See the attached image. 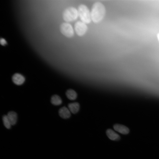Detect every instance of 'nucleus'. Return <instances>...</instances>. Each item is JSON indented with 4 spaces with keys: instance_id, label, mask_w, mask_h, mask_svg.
I'll return each instance as SVG.
<instances>
[{
    "instance_id": "nucleus-7",
    "label": "nucleus",
    "mask_w": 159,
    "mask_h": 159,
    "mask_svg": "<svg viewBox=\"0 0 159 159\" xmlns=\"http://www.w3.org/2000/svg\"><path fill=\"white\" fill-rule=\"evenodd\" d=\"M113 128L115 131L122 134H127L130 131L129 129L127 127L120 124H115L113 126Z\"/></svg>"
},
{
    "instance_id": "nucleus-12",
    "label": "nucleus",
    "mask_w": 159,
    "mask_h": 159,
    "mask_svg": "<svg viewBox=\"0 0 159 159\" xmlns=\"http://www.w3.org/2000/svg\"><path fill=\"white\" fill-rule=\"evenodd\" d=\"M66 95L67 98L70 100H74L77 97L76 92L73 90L69 89L66 92Z\"/></svg>"
},
{
    "instance_id": "nucleus-3",
    "label": "nucleus",
    "mask_w": 159,
    "mask_h": 159,
    "mask_svg": "<svg viewBox=\"0 0 159 159\" xmlns=\"http://www.w3.org/2000/svg\"><path fill=\"white\" fill-rule=\"evenodd\" d=\"M77 10L81 21L86 24H90L92 21L90 11L88 7L84 4H81L78 6Z\"/></svg>"
},
{
    "instance_id": "nucleus-2",
    "label": "nucleus",
    "mask_w": 159,
    "mask_h": 159,
    "mask_svg": "<svg viewBox=\"0 0 159 159\" xmlns=\"http://www.w3.org/2000/svg\"><path fill=\"white\" fill-rule=\"evenodd\" d=\"M79 17L77 9L74 7H69L65 9L62 14L63 19L69 23L77 20Z\"/></svg>"
},
{
    "instance_id": "nucleus-1",
    "label": "nucleus",
    "mask_w": 159,
    "mask_h": 159,
    "mask_svg": "<svg viewBox=\"0 0 159 159\" xmlns=\"http://www.w3.org/2000/svg\"><path fill=\"white\" fill-rule=\"evenodd\" d=\"M90 13L92 22L96 24L99 23L103 20L105 16V7L102 2H96L92 6Z\"/></svg>"
},
{
    "instance_id": "nucleus-8",
    "label": "nucleus",
    "mask_w": 159,
    "mask_h": 159,
    "mask_svg": "<svg viewBox=\"0 0 159 159\" xmlns=\"http://www.w3.org/2000/svg\"><path fill=\"white\" fill-rule=\"evenodd\" d=\"M59 114L61 117L65 119L69 118L71 115L69 109L65 107H63L59 109Z\"/></svg>"
},
{
    "instance_id": "nucleus-5",
    "label": "nucleus",
    "mask_w": 159,
    "mask_h": 159,
    "mask_svg": "<svg viewBox=\"0 0 159 159\" xmlns=\"http://www.w3.org/2000/svg\"><path fill=\"white\" fill-rule=\"evenodd\" d=\"M88 27L87 24L81 21H78L74 24V30L78 36L82 37L87 33Z\"/></svg>"
},
{
    "instance_id": "nucleus-11",
    "label": "nucleus",
    "mask_w": 159,
    "mask_h": 159,
    "mask_svg": "<svg viewBox=\"0 0 159 159\" xmlns=\"http://www.w3.org/2000/svg\"><path fill=\"white\" fill-rule=\"evenodd\" d=\"M11 125H14L17 120V115L14 111L9 112L7 115Z\"/></svg>"
},
{
    "instance_id": "nucleus-9",
    "label": "nucleus",
    "mask_w": 159,
    "mask_h": 159,
    "mask_svg": "<svg viewBox=\"0 0 159 159\" xmlns=\"http://www.w3.org/2000/svg\"><path fill=\"white\" fill-rule=\"evenodd\" d=\"M106 133L108 138L111 140H118L120 139V135L112 129H107Z\"/></svg>"
},
{
    "instance_id": "nucleus-13",
    "label": "nucleus",
    "mask_w": 159,
    "mask_h": 159,
    "mask_svg": "<svg viewBox=\"0 0 159 159\" xmlns=\"http://www.w3.org/2000/svg\"><path fill=\"white\" fill-rule=\"evenodd\" d=\"M51 102L53 105H58L62 104V101L59 96L57 95H54L51 97Z\"/></svg>"
},
{
    "instance_id": "nucleus-10",
    "label": "nucleus",
    "mask_w": 159,
    "mask_h": 159,
    "mask_svg": "<svg viewBox=\"0 0 159 159\" xmlns=\"http://www.w3.org/2000/svg\"><path fill=\"white\" fill-rule=\"evenodd\" d=\"M68 107L70 112L76 114L79 111L80 105L77 102H74L69 103L68 105Z\"/></svg>"
},
{
    "instance_id": "nucleus-15",
    "label": "nucleus",
    "mask_w": 159,
    "mask_h": 159,
    "mask_svg": "<svg viewBox=\"0 0 159 159\" xmlns=\"http://www.w3.org/2000/svg\"><path fill=\"white\" fill-rule=\"evenodd\" d=\"M0 42L2 46H5L7 44L6 40L4 38H1L0 39Z\"/></svg>"
},
{
    "instance_id": "nucleus-14",
    "label": "nucleus",
    "mask_w": 159,
    "mask_h": 159,
    "mask_svg": "<svg viewBox=\"0 0 159 159\" xmlns=\"http://www.w3.org/2000/svg\"><path fill=\"white\" fill-rule=\"evenodd\" d=\"M4 124L7 129H10L11 125L7 115H4L2 118Z\"/></svg>"
},
{
    "instance_id": "nucleus-16",
    "label": "nucleus",
    "mask_w": 159,
    "mask_h": 159,
    "mask_svg": "<svg viewBox=\"0 0 159 159\" xmlns=\"http://www.w3.org/2000/svg\"><path fill=\"white\" fill-rule=\"evenodd\" d=\"M157 37L159 41V33L157 35Z\"/></svg>"
},
{
    "instance_id": "nucleus-6",
    "label": "nucleus",
    "mask_w": 159,
    "mask_h": 159,
    "mask_svg": "<svg viewBox=\"0 0 159 159\" xmlns=\"http://www.w3.org/2000/svg\"><path fill=\"white\" fill-rule=\"evenodd\" d=\"M12 80L13 82L17 85H21L22 84L25 80L24 77L22 74L16 73L12 77Z\"/></svg>"
},
{
    "instance_id": "nucleus-4",
    "label": "nucleus",
    "mask_w": 159,
    "mask_h": 159,
    "mask_svg": "<svg viewBox=\"0 0 159 159\" xmlns=\"http://www.w3.org/2000/svg\"><path fill=\"white\" fill-rule=\"evenodd\" d=\"M61 33L65 37L71 38L74 35V29L69 23L65 22L61 24L59 27Z\"/></svg>"
}]
</instances>
